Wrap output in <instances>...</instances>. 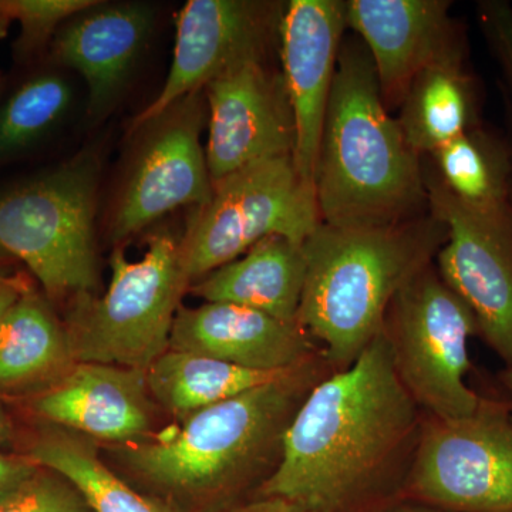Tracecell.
<instances>
[{"mask_svg":"<svg viewBox=\"0 0 512 512\" xmlns=\"http://www.w3.org/2000/svg\"><path fill=\"white\" fill-rule=\"evenodd\" d=\"M99 174L87 151L0 191V248L28 266L49 301L96 289Z\"/></svg>","mask_w":512,"mask_h":512,"instance_id":"6","label":"cell"},{"mask_svg":"<svg viewBox=\"0 0 512 512\" xmlns=\"http://www.w3.org/2000/svg\"><path fill=\"white\" fill-rule=\"evenodd\" d=\"M424 419L406 485L453 512H512V416L484 399L463 419Z\"/></svg>","mask_w":512,"mask_h":512,"instance_id":"9","label":"cell"},{"mask_svg":"<svg viewBox=\"0 0 512 512\" xmlns=\"http://www.w3.org/2000/svg\"><path fill=\"white\" fill-rule=\"evenodd\" d=\"M501 382H503L505 389L512 396V366L507 367L503 373H501Z\"/></svg>","mask_w":512,"mask_h":512,"instance_id":"34","label":"cell"},{"mask_svg":"<svg viewBox=\"0 0 512 512\" xmlns=\"http://www.w3.org/2000/svg\"><path fill=\"white\" fill-rule=\"evenodd\" d=\"M6 427L5 423H3L2 417H0V441L5 439Z\"/></svg>","mask_w":512,"mask_h":512,"instance_id":"36","label":"cell"},{"mask_svg":"<svg viewBox=\"0 0 512 512\" xmlns=\"http://www.w3.org/2000/svg\"><path fill=\"white\" fill-rule=\"evenodd\" d=\"M0 512H90L82 495L59 474L42 468L25 488L0 504Z\"/></svg>","mask_w":512,"mask_h":512,"instance_id":"27","label":"cell"},{"mask_svg":"<svg viewBox=\"0 0 512 512\" xmlns=\"http://www.w3.org/2000/svg\"><path fill=\"white\" fill-rule=\"evenodd\" d=\"M305 278L303 244L271 235L188 286V291L204 302L232 303L298 322Z\"/></svg>","mask_w":512,"mask_h":512,"instance_id":"19","label":"cell"},{"mask_svg":"<svg viewBox=\"0 0 512 512\" xmlns=\"http://www.w3.org/2000/svg\"><path fill=\"white\" fill-rule=\"evenodd\" d=\"M433 215L446 224L439 274L476 316L478 335L512 366V232L468 212L439 180L426 184Z\"/></svg>","mask_w":512,"mask_h":512,"instance_id":"12","label":"cell"},{"mask_svg":"<svg viewBox=\"0 0 512 512\" xmlns=\"http://www.w3.org/2000/svg\"><path fill=\"white\" fill-rule=\"evenodd\" d=\"M443 0H350L348 26L365 40L383 99L404 97L417 74L447 56L463 55Z\"/></svg>","mask_w":512,"mask_h":512,"instance_id":"17","label":"cell"},{"mask_svg":"<svg viewBox=\"0 0 512 512\" xmlns=\"http://www.w3.org/2000/svg\"><path fill=\"white\" fill-rule=\"evenodd\" d=\"M478 10L485 36L493 46L512 89V5L508 2H484Z\"/></svg>","mask_w":512,"mask_h":512,"instance_id":"28","label":"cell"},{"mask_svg":"<svg viewBox=\"0 0 512 512\" xmlns=\"http://www.w3.org/2000/svg\"><path fill=\"white\" fill-rule=\"evenodd\" d=\"M386 512H426V511L417 510V508H413V507H397V508H394V510H389Z\"/></svg>","mask_w":512,"mask_h":512,"instance_id":"35","label":"cell"},{"mask_svg":"<svg viewBox=\"0 0 512 512\" xmlns=\"http://www.w3.org/2000/svg\"><path fill=\"white\" fill-rule=\"evenodd\" d=\"M32 285L22 275H0V319Z\"/></svg>","mask_w":512,"mask_h":512,"instance_id":"30","label":"cell"},{"mask_svg":"<svg viewBox=\"0 0 512 512\" xmlns=\"http://www.w3.org/2000/svg\"><path fill=\"white\" fill-rule=\"evenodd\" d=\"M399 124L419 156L480 124L476 84L463 69V55L444 57L417 74L404 94Z\"/></svg>","mask_w":512,"mask_h":512,"instance_id":"22","label":"cell"},{"mask_svg":"<svg viewBox=\"0 0 512 512\" xmlns=\"http://www.w3.org/2000/svg\"><path fill=\"white\" fill-rule=\"evenodd\" d=\"M42 470L28 457H10L0 454V504L30 483Z\"/></svg>","mask_w":512,"mask_h":512,"instance_id":"29","label":"cell"},{"mask_svg":"<svg viewBox=\"0 0 512 512\" xmlns=\"http://www.w3.org/2000/svg\"><path fill=\"white\" fill-rule=\"evenodd\" d=\"M97 3L99 0H0L3 12L20 26L16 57L20 62L33 59L52 45L64 23Z\"/></svg>","mask_w":512,"mask_h":512,"instance_id":"26","label":"cell"},{"mask_svg":"<svg viewBox=\"0 0 512 512\" xmlns=\"http://www.w3.org/2000/svg\"><path fill=\"white\" fill-rule=\"evenodd\" d=\"M12 23L13 22L9 19V16L3 12L2 8H0V40H3L8 36L9 28Z\"/></svg>","mask_w":512,"mask_h":512,"instance_id":"32","label":"cell"},{"mask_svg":"<svg viewBox=\"0 0 512 512\" xmlns=\"http://www.w3.org/2000/svg\"><path fill=\"white\" fill-rule=\"evenodd\" d=\"M346 26V3L339 0H292L279 20L282 77L295 124L292 161L302 183L313 191Z\"/></svg>","mask_w":512,"mask_h":512,"instance_id":"14","label":"cell"},{"mask_svg":"<svg viewBox=\"0 0 512 512\" xmlns=\"http://www.w3.org/2000/svg\"><path fill=\"white\" fill-rule=\"evenodd\" d=\"M227 512H309L301 505L291 503L282 498H265L259 497V500L252 501V503L241 505V507L234 508Z\"/></svg>","mask_w":512,"mask_h":512,"instance_id":"31","label":"cell"},{"mask_svg":"<svg viewBox=\"0 0 512 512\" xmlns=\"http://www.w3.org/2000/svg\"><path fill=\"white\" fill-rule=\"evenodd\" d=\"M72 84L62 74L30 77L0 107V165L28 151L66 116Z\"/></svg>","mask_w":512,"mask_h":512,"instance_id":"25","label":"cell"},{"mask_svg":"<svg viewBox=\"0 0 512 512\" xmlns=\"http://www.w3.org/2000/svg\"><path fill=\"white\" fill-rule=\"evenodd\" d=\"M437 180L468 212L512 232V146L478 124L434 151Z\"/></svg>","mask_w":512,"mask_h":512,"instance_id":"21","label":"cell"},{"mask_svg":"<svg viewBox=\"0 0 512 512\" xmlns=\"http://www.w3.org/2000/svg\"><path fill=\"white\" fill-rule=\"evenodd\" d=\"M320 224L316 192L302 183L292 157L259 161L212 184L211 200L192 208L181 269L191 285L271 235L305 244Z\"/></svg>","mask_w":512,"mask_h":512,"instance_id":"7","label":"cell"},{"mask_svg":"<svg viewBox=\"0 0 512 512\" xmlns=\"http://www.w3.org/2000/svg\"><path fill=\"white\" fill-rule=\"evenodd\" d=\"M173 63L156 99L133 120L141 130L239 60L264 56L274 6L249 0H190L177 15Z\"/></svg>","mask_w":512,"mask_h":512,"instance_id":"13","label":"cell"},{"mask_svg":"<svg viewBox=\"0 0 512 512\" xmlns=\"http://www.w3.org/2000/svg\"><path fill=\"white\" fill-rule=\"evenodd\" d=\"M383 332L397 375L421 412L454 420L480 409L484 399L466 380L476 316L431 264L394 296Z\"/></svg>","mask_w":512,"mask_h":512,"instance_id":"8","label":"cell"},{"mask_svg":"<svg viewBox=\"0 0 512 512\" xmlns=\"http://www.w3.org/2000/svg\"><path fill=\"white\" fill-rule=\"evenodd\" d=\"M293 370L256 372L212 357L168 349L148 367L146 380L154 402L183 421L202 409L275 382Z\"/></svg>","mask_w":512,"mask_h":512,"instance_id":"24","label":"cell"},{"mask_svg":"<svg viewBox=\"0 0 512 512\" xmlns=\"http://www.w3.org/2000/svg\"><path fill=\"white\" fill-rule=\"evenodd\" d=\"M204 92L212 184L259 161L292 157L295 124L284 77L269 72L264 56L232 64Z\"/></svg>","mask_w":512,"mask_h":512,"instance_id":"11","label":"cell"},{"mask_svg":"<svg viewBox=\"0 0 512 512\" xmlns=\"http://www.w3.org/2000/svg\"><path fill=\"white\" fill-rule=\"evenodd\" d=\"M323 224L402 222L426 200L419 154L384 107L372 57L349 45L339 53L315 175Z\"/></svg>","mask_w":512,"mask_h":512,"instance_id":"4","label":"cell"},{"mask_svg":"<svg viewBox=\"0 0 512 512\" xmlns=\"http://www.w3.org/2000/svg\"><path fill=\"white\" fill-rule=\"evenodd\" d=\"M29 406L52 426L119 446L150 439L156 419L146 372L101 363H74Z\"/></svg>","mask_w":512,"mask_h":512,"instance_id":"15","label":"cell"},{"mask_svg":"<svg viewBox=\"0 0 512 512\" xmlns=\"http://www.w3.org/2000/svg\"><path fill=\"white\" fill-rule=\"evenodd\" d=\"M26 457L69 481L90 512H181L130 487L101 461L96 443L74 431L49 427L32 441Z\"/></svg>","mask_w":512,"mask_h":512,"instance_id":"23","label":"cell"},{"mask_svg":"<svg viewBox=\"0 0 512 512\" xmlns=\"http://www.w3.org/2000/svg\"><path fill=\"white\" fill-rule=\"evenodd\" d=\"M447 235L433 215L389 225L322 222L306 239L298 322L318 340L333 372L352 366L382 332L394 296L431 264Z\"/></svg>","mask_w":512,"mask_h":512,"instance_id":"3","label":"cell"},{"mask_svg":"<svg viewBox=\"0 0 512 512\" xmlns=\"http://www.w3.org/2000/svg\"><path fill=\"white\" fill-rule=\"evenodd\" d=\"M330 373L322 352L275 382L191 414L180 429L117 446V456L144 483L173 497H227L266 471L274 473L289 423Z\"/></svg>","mask_w":512,"mask_h":512,"instance_id":"2","label":"cell"},{"mask_svg":"<svg viewBox=\"0 0 512 512\" xmlns=\"http://www.w3.org/2000/svg\"><path fill=\"white\" fill-rule=\"evenodd\" d=\"M110 266L103 295L72 299L64 328L74 362L147 372L170 349L175 315L190 286L181 269L180 241L156 232L143 258L130 261L116 248Z\"/></svg>","mask_w":512,"mask_h":512,"instance_id":"5","label":"cell"},{"mask_svg":"<svg viewBox=\"0 0 512 512\" xmlns=\"http://www.w3.org/2000/svg\"><path fill=\"white\" fill-rule=\"evenodd\" d=\"M74 363L64 323L46 295L29 288L0 319V392H40Z\"/></svg>","mask_w":512,"mask_h":512,"instance_id":"20","label":"cell"},{"mask_svg":"<svg viewBox=\"0 0 512 512\" xmlns=\"http://www.w3.org/2000/svg\"><path fill=\"white\" fill-rule=\"evenodd\" d=\"M12 259V256H10L8 252L3 251V249L0 248V275L8 274V266Z\"/></svg>","mask_w":512,"mask_h":512,"instance_id":"33","label":"cell"},{"mask_svg":"<svg viewBox=\"0 0 512 512\" xmlns=\"http://www.w3.org/2000/svg\"><path fill=\"white\" fill-rule=\"evenodd\" d=\"M0 84H2V74H0Z\"/></svg>","mask_w":512,"mask_h":512,"instance_id":"37","label":"cell"},{"mask_svg":"<svg viewBox=\"0 0 512 512\" xmlns=\"http://www.w3.org/2000/svg\"><path fill=\"white\" fill-rule=\"evenodd\" d=\"M153 28L154 10L146 3L99 2L57 32L50 56L82 74L90 119H106L117 106Z\"/></svg>","mask_w":512,"mask_h":512,"instance_id":"16","label":"cell"},{"mask_svg":"<svg viewBox=\"0 0 512 512\" xmlns=\"http://www.w3.org/2000/svg\"><path fill=\"white\" fill-rule=\"evenodd\" d=\"M423 421L382 330L352 366L309 392L259 495L309 512L349 511L400 474L407 478Z\"/></svg>","mask_w":512,"mask_h":512,"instance_id":"1","label":"cell"},{"mask_svg":"<svg viewBox=\"0 0 512 512\" xmlns=\"http://www.w3.org/2000/svg\"><path fill=\"white\" fill-rule=\"evenodd\" d=\"M207 116L200 90L143 127L147 133L111 211V241L120 244L178 208L192 210L211 200L212 180L201 143Z\"/></svg>","mask_w":512,"mask_h":512,"instance_id":"10","label":"cell"},{"mask_svg":"<svg viewBox=\"0 0 512 512\" xmlns=\"http://www.w3.org/2000/svg\"><path fill=\"white\" fill-rule=\"evenodd\" d=\"M510 141H511V146H512V138H511V140H510Z\"/></svg>","mask_w":512,"mask_h":512,"instance_id":"38","label":"cell"},{"mask_svg":"<svg viewBox=\"0 0 512 512\" xmlns=\"http://www.w3.org/2000/svg\"><path fill=\"white\" fill-rule=\"evenodd\" d=\"M170 349L222 360L256 372H288L311 362L320 346L299 325L232 303L180 306Z\"/></svg>","mask_w":512,"mask_h":512,"instance_id":"18","label":"cell"}]
</instances>
